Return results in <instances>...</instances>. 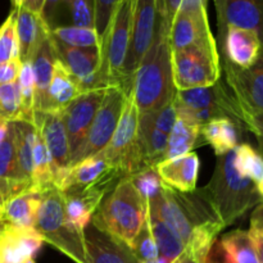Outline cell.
Here are the masks:
<instances>
[{"mask_svg":"<svg viewBox=\"0 0 263 263\" xmlns=\"http://www.w3.org/2000/svg\"><path fill=\"white\" fill-rule=\"evenodd\" d=\"M148 208L181 239L185 251L208 254L225 229L202 189L181 193L164 185Z\"/></svg>","mask_w":263,"mask_h":263,"instance_id":"cell-1","label":"cell"},{"mask_svg":"<svg viewBox=\"0 0 263 263\" xmlns=\"http://www.w3.org/2000/svg\"><path fill=\"white\" fill-rule=\"evenodd\" d=\"M170 27L158 15L156 35L151 48L139 63L131 81V95L139 112L159 109L174 99Z\"/></svg>","mask_w":263,"mask_h":263,"instance_id":"cell-2","label":"cell"},{"mask_svg":"<svg viewBox=\"0 0 263 263\" xmlns=\"http://www.w3.org/2000/svg\"><path fill=\"white\" fill-rule=\"evenodd\" d=\"M202 190L225 228L263 203L256 182L236 170L235 151L218 157L212 179Z\"/></svg>","mask_w":263,"mask_h":263,"instance_id":"cell-3","label":"cell"},{"mask_svg":"<svg viewBox=\"0 0 263 263\" xmlns=\"http://www.w3.org/2000/svg\"><path fill=\"white\" fill-rule=\"evenodd\" d=\"M148 202L125 177L103 198L91 223L130 248L148 218Z\"/></svg>","mask_w":263,"mask_h":263,"instance_id":"cell-4","label":"cell"},{"mask_svg":"<svg viewBox=\"0 0 263 263\" xmlns=\"http://www.w3.org/2000/svg\"><path fill=\"white\" fill-rule=\"evenodd\" d=\"M35 230L44 239L76 263H86L84 231L67 221L64 199L57 187L43 193L40 210L36 218Z\"/></svg>","mask_w":263,"mask_h":263,"instance_id":"cell-5","label":"cell"},{"mask_svg":"<svg viewBox=\"0 0 263 263\" xmlns=\"http://www.w3.org/2000/svg\"><path fill=\"white\" fill-rule=\"evenodd\" d=\"M135 0H120L100 39L99 77L105 89L122 87V69L133 35Z\"/></svg>","mask_w":263,"mask_h":263,"instance_id":"cell-6","label":"cell"},{"mask_svg":"<svg viewBox=\"0 0 263 263\" xmlns=\"http://www.w3.org/2000/svg\"><path fill=\"white\" fill-rule=\"evenodd\" d=\"M221 68L225 82L238 103L244 118V127L257 138L263 136V44L256 63L239 68L225 59Z\"/></svg>","mask_w":263,"mask_h":263,"instance_id":"cell-7","label":"cell"},{"mask_svg":"<svg viewBox=\"0 0 263 263\" xmlns=\"http://www.w3.org/2000/svg\"><path fill=\"white\" fill-rule=\"evenodd\" d=\"M171 68L176 91L215 85L222 71L216 40L171 51Z\"/></svg>","mask_w":263,"mask_h":263,"instance_id":"cell-8","label":"cell"},{"mask_svg":"<svg viewBox=\"0 0 263 263\" xmlns=\"http://www.w3.org/2000/svg\"><path fill=\"white\" fill-rule=\"evenodd\" d=\"M128 91L130 90H125L121 86L108 87L104 99H103L102 104L95 115L94 121L90 126L86 139L79 148V151L71 157L69 168L79 162L95 156L108 145L115 134L121 115H122Z\"/></svg>","mask_w":263,"mask_h":263,"instance_id":"cell-9","label":"cell"},{"mask_svg":"<svg viewBox=\"0 0 263 263\" xmlns=\"http://www.w3.org/2000/svg\"><path fill=\"white\" fill-rule=\"evenodd\" d=\"M122 179H125L122 172L112 167L97 184L62 192L67 221L76 229L84 231L91 223L92 216L99 208L103 198Z\"/></svg>","mask_w":263,"mask_h":263,"instance_id":"cell-10","label":"cell"},{"mask_svg":"<svg viewBox=\"0 0 263 263\" xmlns=\"http://www.w3.org/2000/svg\"><path fill=\"white\" fill-rule=\"evenodd\" d=\"M157 23H158V12H157L156 0H135L130 49L122 69L123 89H131L134 73L153 43Z\"/></svg>","mask_w":263,"mask_h":263,"instance_id":"cell-11","label":"cell"},{"mask_svg":"<svg viewBox=\"0 0 263 263\" xmlns=\"http://www.w3.org/2000/svg\"><path fill=\"white\" fill-rule=\"evenodd\" d=\"M174 104L193 110L216 109L225 118H230L240 127H244L243 113L226 82L221 79L212 86L176 91Z\"/></svg>","mask_w":263,"mask_h":263,"instance_id":"cell-12","label":"cell"},{"mask_svg":"<svg viewBox=\"0 0 263 263\" xmlns=\"http://www.w3.org/2000/svg\"><path fill=\"white\" fill-rule=\"evenodd\" d=\"M35 126L40 131L49 156H50L54 185L58 189L67 171L69 170V159H71L68 135H67V128L62 112L36 116Z\"/></svg>","mask_w":263,"mask_h":263,"instance_id":"cell-13","label":"cell"},{"mask_svg":"<svg viewBox=\"0 0 263 263\" xmlns=\"http://www.w3.org/2000/svg\"><path fill=\"white\" fill-rule=\"evenodd\" d=\"M53 43L57 59L76 79L80 91L105 89L99 77L100 48H72L54 39Z\"/></svg>","mask_w":263,"mask_h":263,"instance_id":"cell-14","label":"cell"},{"mask_svg":"<svg viewBox=\"0 0 263 263\" xmlns=\"http://www.w3.org/2000/svg\"><path fill=\"white\" fill-rule=\"evenodd\" d=\"M105 91L107 89H97L81 92L62 112L64 125L67 128V135H68L71 157L79 151V148L86 139L90 126H91L95 115L104 99Z\"/></svg>","mask_w":263,"mask_h":263,"instance_id":"cell-15","label":"cell"},{"mask_svg":"<svg viewBox=\"0 0 263 263\" xmlns=\"http://www.w3.org/2000/svg\"><path fill=\"white\" fill-rule=\"evenodd\" d=\"M217 10L218 32L226 27L247 28L258 33L263 44V0H213Z\"/></svg>","mask_w":263,"mask_h":263,"instance_id":"cell-16","label":"cell"},{"mask_svg":"<svg viewBox=\"0 0 263 263\" xmlns=\"http://www.w3.org/2000/svg\"><path fill=\"white\" fill-rule=\"evenodd\" d=\"M86 263H140L131 249L90 223L84 230Z\"/></svg>","mask_w":263,"mask_h":263,"instance_id":"cell-17","label":"cell"},{"mask_svg":"<svg viewBox=\"0 0 263 263\" xmlns=\"http://www.w3.org/2000/svg\"><path fill=\"white\" fill-rule=\"evenodd\" d=\"M139 116H140V112L134 102L133 95L128 91L125 107H123L122 115L118 121L115 134L108 145L102 151L110 166L116 167V168L120 170L123 158L127 156L128 151L135 143L136 136H138Z\"/></svg>","mask_w":263,"mask_h":263,"instance_id":"cell-18","label":"cell"},{"mask_svg":"<svg viewBox=\"0 0 263 263\" xmlns=\"http://www.w3.org/2000/svg\"><path fill=\"white\" fill-rule=\"evenodd\" d=\"M44 239L35 228L5 226L0 234V263H25L35 258Z\"/></svg>","mask_w":263,"mask_h":263,"instance_id":"cell-19","label":"cell"},{"mask_svg":"<svg viewBox=\"0 0 263 263\" xmlns=\"http://www.w3.org/2000/svg\"><path fill=\"white\" fill-rule=\"evenodd\" d=\"M226 59L239 68H249L258 59L262 49L258 33L247 28L229 26L220 32Z\"/></svg>","mask_w":263,"mask_h":263,"instance_id":"cell-20","label":"cell"},{"mask_svg":"<svg viewBox=\"0 0 263 263\" xmlns=\"http://www.w3.org/2000/svg\"><path fill=\"white\" fill-rule=\"evenodd\" d=\"M171 51L182 50L197 44L213 40L207 12L199 14L177 12L170 27Z\"/></svg>","mask_w":263,"mask_h":263,"instance_id":"cell-21","label":"cell"},{"mask_svg":"<svg viewBox=\"0 0 263 263\" xmlns=\"http://www.w3.org/2000/svg\"><path fill=\"white\" fill-rule=\"evenodd\" d=\"M55 61V48L51 35L49 33L39 44L30 61L35 77V121L36 116L48 113V91Z\"/></svg>","mask_w":263,"mask_h":263,"instance_id":"cell-22","label":"cell"},{"mask_svg":"<svg viewBox=\"0 0 263 263\" xmlns=\"http://www.w3.org/2000/svg\"><path fill=\"white\" fill-rule=\"evenodd\" d=\"M199 166V157L194 152H190L179 158L163 161L156 170L166 186L177 192L190 193L197 189Z\"/></svg>","mask_w":263,"mask_h":263,"instance_id":"cell-23","label":"cell"},{"mask_svg":"<svg viewBox=\"0 0 263 263\" xmlns=\"http://www.w3.org/2000/svg\"><path fill=\"white\" fill-rule=\"evenodd\" d=\"M15 10V31H17L18 53L22 63L30 62L39 44L50 33V27L44 22L41 15L25 8Z\"/></svg>","mask_w":263,"mask_h":263,"instance_id":"cell-24","label":"cell"},{"mask_svg":"<svg viewBox=\"0 0 263 263\" xmlns=\"http://www.w3.org/2000/svg\"><path fill=\"white\" fill-rule=\"evenodd\" d=\"M15 144V159H17L18 182L22 193L32 190V152L36 136V126L26 121L13 122Z\"/></svg>","mask_w":263,"mask_h":263,"instance_id":"cell-25","label":"cell"},{"mask_svg":"<svg viewBox=\"0 0 263 263\" xmlns=\"http://www.w3.org/2000/svg\"><path fill=\"white\" fill-rule=\"evenodd\" d=\"M41 200L43 193L35 190L15 195L0 205V218L12 228H35Z\"/></svg>","mask_w":263,"mask_h":263,"instance_id":"cell-26","label":"cell"},{"mask_svg":"<svg viewBox=\"0 0 263 263\" xmlns=\"http://www.w3.org/2000/svg\"><path fill=\"white\" fill-rule=\"evenodd\" d=\"M112 167L103 152H99L95 156L89 157L71 167L58 186V190L64 192L68 189H81L97 184Z\"/></svg>","mask_w":263,"mask_h":263,"instance_id":"cell-27","label":"cell"},{"mask_svg":"<svg viewBox=\"0 0 263 263\" xmlns=\"http://www.w3.org/2000/svg\"><path fill=\"white\" fill-rule=\"evenodd\" d=\"M18 194H22V190L18 182L14 131L10 122L7 136L0 143V205Z\"/></svg>","mask_w":263,"mask_h":263,"instance_id":"cell-28","label":"cell"},{"mask_svg":"<svg viewBox=\"0 0 263 263\" xmlns=\"http://www.w3.org/2000/svg\"><path fill=\"white\" fill-rule=\"evenodd\" d=\"M81 94L76 79L57 59L48 91V113H61Z\"/></svg>","mask_w":263,"mask_h":263,"instance_id":"cell-29","label":"cell"},{"mask_svg":"<svg viewBox=\"0 0 263 263\" xmlns=\"http://www.w3.org/2000/svg\"><path fill=\"white\" fill-rule=\"evenodd\" d=\"M238 123L230 118H216L204 123L200 128V135L212 146L216 156L221 157L235 151L239 143Z\"/></svg>","mask_w":263,"mask_h":263,"instance_id":"cell-30","label":"cell"},{"mask_svg":"<svg viewBox=\"0 0 263 263\" xmlns=\"http://www.w3.org/2000/svg\"><path fill=\"white\" fill-rule=\"evenodd\" d=\"M148 221L157 249H158V256L174 263L184 253V243L161 218H158L152 212H148Z\"/></svg>","mask_w":263,"mask_h":263,"instance_id":"cell-31","label":"cell"},{"mask_svg":"<svg viewBox=\"0 0 263 263\" xmlns=\"http://www.w3.org/2000/svg\"><path fill=\"white\" fill-rule=\"evenodd\" d=\"M32 153V190L44 193L51 187H55L50 156H49L43 136L37 128H36Z\"/></svg>","mask_w":263,"mask_h":263,"instance_id":"cell-32","label":"cell"},{"mask_svg":"<svg viewBox=\"0 0 263 263\" xmlns=\"http://www.w3.org/2000/svg\"><path fill=\"white\" fill-rule=\"evenodd\" d=\"M200 126L192 125L184 120L176 118L174 127L168 134L166 159H175L190 153L200 135Z\"/></svg>","mask_w":263,"mask_h":263,"instance_id":"cell-33","label":"cell"},{"mask_svg":"<svg viewBox=\"0 0 263 263\" xmlns=\"http://www.w3.org/2000/svg\"><path fill=\"white\" fill-rule=\"evenodd\" d=\"M220 246L236 263H259L249 231H231L221 239Z\"/></svg>","mask_w":263,"mask_h":263,"instance_id":"cell-34","label":"cell"},{"mask_svg":"<svg viewBox=\"0 0 263 263\" xmlns=\"http://www.w3.org/2000/svg\"><path fill=\"white\" fill-rule=\"evenodd\" d=\"M54 40L72 48H100V37L95 28L76 26H57L51 28Z\"/></svg>","mask_w":263,"mask_h":263,"instance_id":"cell-35","label":"cell"},{"mask_svg":"<svg viewBox=\"0 0 263 263\" xmlns=\"http://www.w3.org/2000/svg\"><path fill=\"white\" fill-rule=\"evenodd\" d=\"M21 98V121L35 125V77L31 62H25L17 79Z\"/></svg>","mask_w":263,"mask_h":263,"instance_id":"cell-36","label":"cell"},{"mask_svg":"<svg viewBox=\"0 0 263 263\" xmlns=\"http://www.w3.org/2000/svg\"><path fill=\"white\" fill-rule=\"evenodd\" d=\"M235 167L241 176L258 184L263 180V157L249 144H241L235 149Z\"/></svg>","mask_w":263,"mask_h":263,"instance_id":"cell-37","label":"cell"},{"mask_svg":"<svg viewBox=\"0 0 263 263\" xmlns=\"http://www.w3.org/2000/svg\"><path fill=\"white\" fill-rule=\"evenodd\" d=\"M0 120L21 121V98L17 81L0 86Z\"/></svg>","mask_w":263,"mask_h":263,"instance_id":"cell-38","label":"cell"},{"mask_svg":"<svg viewBox=\"0 0 263 263\" xmlns=\"http://www.w3.org/2000/svg\"><path fill=\"white\" fill-rule=\"evenodd\" d=\"M20 58L17 31H15V10L8 15L0 26V64Z\"/></svg>","mask_w":263,"mask_h":263,"instance_id":"cell-39","label":"cell"},{"mask_svg":"<svg viewBox=\"0 0 263 263\" xmlns=\"http://www.w3.org/2000/svg\"><path fill=\"white\" fill-rule=\"evenodd\" d=\"M135 189L138 190L139 194L149 202L151 199L156 198L159 193L163 189L164 184L162 182L161 177H159L158 172H157L156 167L152 168H146L144 171L139 172V174L133 175L128 177Z\"/></svg>","mask_w":263,"mask_h":263,"instance_id":"cell-40","label":"cell"},{"mask_svg":"<svg viewBox=\"0 0 263 263\" xmlns=\"http://www.w3.org/2000/svg\"><path fill=\"white\" fill-rule=\"evenodd\" d=\"M130 249L134 253V256L136 257V259L140 263L152 261V259L158 257V249H157L148 218L144 222V225L141 226L136 238L134 239Z\"/></svg>","mask_w":263,"mask_h":263,"instance_id":"cell-41","label":"cell"},{"mask_svg":"<svg viewBox=\"0 0 263 263\" xmlns=\"http://www.w3.org/2000/svg\"><path fill=\"white\" fill-rule=\"evenodd\" d=\"M76 27L94 28V0H63Z\"/></svg>","mask_w":263,"mask_h":263,"instance_id":"cell-42","label":"cell"},{"mask_svg":"<svg viewBox=\"0 0 263 263\" xmlns=\"http://www.w3.org/2000/svg\"><path fill=\"white\" fill-rule=\"evenodd\" d=\"M140 115H143L154 127L161 130L162 133L167 134V135L176 122V109H175L174 99L159 109L153 110V112L140 113Z\"/></svg>","mask_w":263,"mask_h":263,"instance_id":"cell-43","label":"cell"},{"mask_svg":"<svg viewBox=\"0 0 263 263\" xmlns=\"http://www.w3.org/2000/svg\"><path fill=\"white\" fill-rule=\"evenodd\" d=\"M120 0H94V28L99 37L104 35Z\"/></svg>","mask_w":263,"mask_h":263,"instance_id":"cell-44","label":"cell"},{"mask_svg":"<svg viewBox=\"0 0 263 263\" xmlns=\"http://www.w3.org/2000/svg\"><path fill=\"white\" fill-rule=\"evenodd\" d=\"M21 67H22V62L20 58L12 59L7 63L0 64V86L17 81Z\"/></svg>","mask_w":263,"mask_h":263,"instance_id":"cell-45","label":"cell"},{"mask_svg":"<svg viewBox=\"0 0 263 263\" xmlns=\"http://www.w3.org/2000/svg\"><path fill=\"white\" fill-rule=\"evenodd\" d=\"M62 4H63V0H45V3H44L41 18L50 28H53L54 20H55V15Z\"/></svg>","mask_w":263,"mask_h":263,"instance_id":"cell-46","label":"cell"},{"mask_svg":"<svg viewBox=\"0 0 263 263\" xmlns=\"http://www.w3.org/2000/svg\"><path fill=\"white\" fill-rule=\"evenodd\" d=\"M208 254L197 253V252H190V251H184V253H182L181 256H180L174 263H207Z\"/></svg>","mask_w":263,"mask_h":263,"instance_id":"cell-47","label":"cell"},{"mask_svg":"<svg viewBox=\"0 0 263 263\" xmlns=\"http://www.w3.org/2000/svg\"><path fill=\"white\" fill-rule=\"evenodd\" d=\"M251 230L257 231L263 235V203L254 208L251 216Z\"/></svg>","mask_w":263,"mask_h":263,"instance_id":"cell-48","label":"cell"},{"mask_svg":"<svg viewBox=\"0 0 263 263\" xmlns=\"http://www.w3.org/2000/svg\"><path fill=\"white\" fill-rule=\"evenodd\" d=\"M249 234H251V238L253 240L254 248H256L257 258H258L259 263H263V235L254 230H249Z\"/></svg>","mask_w":263,"mask_h":263,"instance_id":"cell-49","label":"cell"},{"mask_svg":"<svg viewBox=\"0 0 263 263\" xmlns=\"http://www.w3.org/2000/svg\"><path fill=\"white\" fill-rule=\"evenodd\" d=\"M44 3H45V0H23L22 8L28 9L30 12L35 13V14L41 15V12H43V8H44Z\"/></svg>","mask_w":263,"mask_h":263,"instance_id":"cell-50","label":"cell"},{"mask_svg":"<svg viewBox=\"0 0 263 263\" xmlns=\"http://www.w3.org/2000/svg\"><path fill=\"white\" fill-rule=\"evenodd\" d=\"M9 126H10V122L0 120V143H2V141L5 139V136H7L8 131H9Z\"/></svg>","mask_w":263,"mask_h":263,"instance_id":"cell-51","label":"cell"},{"mask_svg":"<svg viewBox=\"0 0 263 263\" xmlns=\"http://www.w3.org/2000/svg\"><path fill=\"white\" fill-rule=\"evenodd\" d=\"M221 252H222V262H218L217 259H216V262H217V263H236L233 258H231L230 256H229V254L225 253V251H223L222 248H221Z\"/></svg>","mask_w":263,"mask_h":263,"instance_id":"cell-52","label":"cell"},{"mask_svg":"<svg viewBox=\"0 0 263 263\" xmlns=\"http://www.w3.org/2000/svg\"><path fill=\"white\" fill-rule=\"evenodd\" d=\"M144 263H171L170 261H167V259L162 258V257H157V258L152 259V261H148V262H144Z\"/></svg>","mask_w":263,"mask_h":263,"instance_id":"cell-53","label":"cell"},{"mask_svg":"<svg viewBox=\"0 0 263 263\" xmlns=\"http://www.w3.org/2000/svg\"><path fill=\"white\" fill-rule=\"evenodd\" d=\"M13 5V9H18V8L22 7V2L23 0H10Z\"/></svg>","mask_w":263,"mask_h":263,"instance_id":"cell-54","label":"cell"},{"mask_svg":"<svg viewBox=\"0 0 263 263\" xmlns=\"http://www.w3.org/2000/svg\"><path fill=\"white\" fill-rule=\"evenodd\" d=\"M257 190H258L259 195H261V198L263 199V180H262V181H259L258 184H257Z\"/></svg>","mask_w":263,"mask_h":263,"instance_id":"cell-55","label":"cell"},{"mask_svg":"<svg viewBox=\"0 0 263 263\" xmlns=\"http://www.w3.org/2000/svg\"><path fill=\"white\" fill-rule=\"evenodd\" d=\"M258 139V144H259V154L263 157V136H259Z\"/></svg>","mask_w":263,"mask_h":263,"instance_id":"cell-56","label":"cell"},{"mask_svg":"<svg viewBox=\"0 0 263 263\" xmlns=\"http://www.w3.org/2000/svg\"><path fill=\"white\" fill-rule=\"evenodd\" d=\"M5 226H7V225H5V222L2 220V218H0V234H2L3 231L5 230Z\"/></svg>","mask_w":263,"mask_h":263,"instance_id":"cell-57","label":"cell"},{"mask_svg":"<svg viewBox=\"0 0 263 263\" xmlns=\"http://www.w3.org/2000/svg\"><path fill=\"white\" fill-rule=\"evenodd\" d=\"M25 263H35V259H33V258H31V259H27V261H26Z\"/></svg>","mask_w":263,"mask_h":263,"instance_id":"cell-58","label":"cell"},{"mask_svg":"<svg viewBox=\"0 0 263 263\" xmlns=\"http://www.w3.org/2000/svg\"><path fill=\"white\" fill-rule=\"evenodd\" d=\"M162 2V0H156V3H157V7H158V5H159V3H161Z\"/></svg>","mask_w":263,"mask_h":263,"instance_id":"cell-59","label":"cell"},{"mask_svg":"<svg viewBox=\"0 0 263 263\" xmlns=\"http://www.w3.org/2000/svg\"><path fill=\"white\" fill-rule=\"evenodd\" d=\"M0 210H2V207H0Z\"/></svg>","mask_w":263,"mask_h":263,"instance_id":"cell-60","label":"cell"}]
</instances>
